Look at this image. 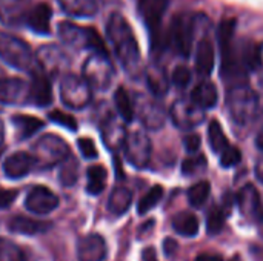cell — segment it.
Wrapping results in <instances>:
<instances>
[{
	"mask_svg": "<svg viewBox=\"0 0 263 261\" xmlns=\"http://www.w3.org/2000/svg\"><path fill=\"white\" fill-rule=\"evenodd\" d=\"M236 22L225 18L219 28V43L222 51V77L237 78L250 71H256L262 65V45L243 40L234 43Z\"/></svg>",
	"mask_w": 263,
	"mask_h": 261,
	"instance_id": "obj_1",
	"label": "cell"
},
{
	"mask_svg": "<svg viewBox=\"0 0 263 261\" xmlns=\"http://www.w3.org/2000/svg\"><path fill=\"white\" fill-rule=\"evenodd\" d=\"M106 35L125 72L131 77H137L142 63L140 49L131 25L122 14L112 12L109 15L106 22Z\"/></svg>",
	"mask_w": 263,
	"mask_h": 261,
	"instance_id": "obj_2",
	"label": "cell"
},
{
	"mask_svg": "<svg viewBox=\"0 0 263 261\" xmlns=\"http://www.w3.org/2000/svg\"><path fill=\"white\" fill-rule=\"evenodd\" d=\"M227 108L230 117L237 125H250L259 115V95L245 83L233 85L227 92Z\"/></svg>",
	"mask_w": 263,
	"mask_h": 261,
	"instance_id": "obj_3",
	"label": "cell"
},
{
	"mask_svg": "<svg viewBox=\"0 0 263 261\" xmlns=\"http://www.w3.org/2000/svg\"><path fill=\"white\" fill-rule=\"evenodd\" d=\"M0 60H3L6 65L18 71L29 72L31 75L37 71H42L39 68L35 54L32 52L29 45L12 34L2 32V31H0Z\"/></svg>",
	"mask_w": 263,
	"mask_h": 261,
	"instance_id": "obj_4",
	"label": "cell"
},
{
	"mask_svg": "<svg viewBox=\"0 0 263 261\" xmlns=\"http://www.w3.org/2000/svg\"><path fill=\"white\" fill-rule=\"evenodd\" d=\"M57 29H59V37L69 48L77 49V51L89 49L91 52L108 55V49L102 37L97 34L94 28L79 26L71 22H62Z\"/></svg>",
	"mask_w": 263,
	"mask_h": 261,
	"instance_id": "obj_5",
	"label": "cell"
},
{
	"mask_svg": "<svg viewBox=\"0 0 263 261\" xmlns=\"http://www.w3.org/2000/svg\"><path fill=\"white\" fill-rule=\"evenodd\" d=\"M69 155L71 152L68 143L54 134L40 137L32 146V157L39 169H48L55 165H60Z\"/></svg>",
	"mask_w": 263,
	"mask_h": 261,
	"instance_id": "obj_6",
	"label": "cell"
},
{
	"mask_svg": "<svg viewBox=\"0 0 263 261\" xmlns=\"http://www.w3.org/2000/svg\"><path fill=\"white\" fill-rule=\"evenodd\" d=\"M199 18H200V15L180 14L173 20L166 42H168V45L173 46V49L177 54H180L183 57L190 55L193 42H194V35L197 31Z\"/></svg>",
	"mask_w": 263,
	"mask_h": 261,
	"instance_id": "obj_7",
	"label": "cell"
},
{
	"mask_svg": "<svg viewBox=\"0 0 263 261\" xmlns=\"http://www.w3.org/2000/svg\"><path fill=\"white\" fill-rule=\"evenodd\" d=\"M82 74L91 89H108L114 80V66L109 60V55L91 52V55L83 63Z\"/></svg>",
	"mask_w": 263,
	"mask_h": 261,
	"instance_id": "obj_8",
	"label": "cell"
},
{
	"mask_svg": "<svg viewBox=\"0 0 263 261\" xmlns=\"http://www.w3.org/2000/svg\"><path fill=\"white\" fill-rule=\"evenodd\" d=\"M60 100L69 109H83L91 103L92 91L83 77L76 74H63L60 78Z\"/></svg>",
	"mask_w": 263,
	"mask_h": 261,
	"instance_id": "obj_9",
	"label": "cell"
},
{
	"mask_svg": "<svg viewBox=\"0 0 263 261\" xmlns=\"http://www.w3.org/2000/svg\"><path fill=\"white\" fill-rule=\"evenodd\" d=\"M123 152L129 165H133L137 169H145L153 155V143L149 137L142 131H131L126 135V140L123 143Z\"/></svg>",
	"mask_w": 263,
	"mask_h": 261,
	"instance_id": "obj_10",
	"label": "cell"
},
{
	"mask_svg": "<svg viewBox=\"0 0 263 261\" xmlns=\"http://www.w3.org/2000/svg\"><path fill=\"white\" fill-rule=\"evenodd\" d=\"M170 117L176 128L182 131H190L197 128L205 120V109L199 108L191 100L180 98L173 103L170 109Z\"/></svg>",
	"mask_w": 263,
	"mask_h": 261,
	"instance_id": "obj_11",
	"label": "cell"
},
{
	"mask_svg": "<svg viewBox=\"0 0 263 261\" xmlns=\"http://www.w3.org/2000/svg\"><path fill=\"white\" fill-rule=\"evenodd\" d=\"M170 0H139V14L151 34L153 46H159V29Z\"/></svg>",
	"mask_w": 263,
	"mask_h": 261,
	"instance_id": "obj_12",
	"label": "cell"
},
{
	"mask_svg": "<svg viewBox=\"0 0 263 261\" xmlns=\"http://www.w3.org/2000/svg\"><path fill=\"white\" fill-rule=\"evenodd\" d=\"M236 203L240 214L251 223H263V203L256 186L245 185L236 194Z\"/></svg>",
	"mask_w": 263,
	"mask_h": 261,
	"instance_id": "obj_13",
	"label": "cell"
},
{
	"mask_svg": "<svg viewBox=\"0 0 263 261\" xmlns=\"http://www.w3.org/2000/svg\"><path fill=\"white\" fill-rule=\"evenodd\" d=\"M134 108L139 114L142 125L146 129L159 131L165 125V120H166L165 109L154 98H148L145 95H137V98L134 102Z\"/></svg>",
	"mask_w": 263,
	"mask_h": 261,
	"instance_id": "obj_14",
	"label": "cell"
},
{
	"mask_svg": "<svg viewBox=\"0 0 263 261\" xmlns=\"http://www.w3.org/2000/svg\"><path fill=\"white\" fill-rule=\"evenodd\" d=\"M35 58L43 74H60L69 66L68 54L57 45H45L39 48Z\"/></svg>",
	"mask_w": 263,
	"mask_h": 261,
	"instance_id": "obj_15",
	"label": "cell"
},
{
	"mask_svg": "<svg viewBox=\"0 0 263 261\" xmlns=\"http://www.w3.org/2000/svg\"><path fill=\"white\" fill-rule=\"evenodd\" d=\"M59 206V197L45 186H34L25 198V208L31 214L45 215Z\"/></svg>",
	"mask_w": 263,
	"mask_h": 261,
	"instance_id": "obj_16",
	"label": "cell"
},
{
	"mask_svg": "<svg viewBox=\"0 0 263 261\" xmlns=\"http://www.w3.org/2000/svg\"><path fill=\"white\" fill-rule=\"evenodd\" d=\"M0 103L29 105V83L22 78H0Z\"/></svg>",
	"mask_w": 263,
	"mask_h": 261,
	"instance_id": "obj_17",
	"label": "cell"
},
{
	"mask_svg": "<svg viewBox=\"0 0 263 261\" xmlns=\"http://www.w3.org/2000/svg\"><path fill=\"white\" fill-rule=\"evenodd\" d=\"M108 254L106 243L102 235L89 234L79 240L77 257L79 261H105Z\"/></svg>",
	"mask_w": 263,
	"mask_h": 261,
	"instance_id": "obj_18",
	"label": "cell"
},
{
	"mask_svg": "<svg viewBox=\"0 0 263 261\" xmlns=\"http://www.w3.org/2000/svg\"><path fill=\"white\" fill-rule=\"evenodd\" d=\"M51 17L52 9L48 3H37L34 8L28 9L25 25L39 35H48L51 32Z\"/></svg>",
	"mask_w": 263,
	"mask_h": 261,
	"instance_id": "obj_19",
	"label": "cell"
},
{
	"mask_svg": "<svg viewBox=\"0 0 263 261\" xmlns=\"http://www.w3.org/2000/svg\"><path fill=\"white\" fill-rule=\"evenodd\" d=\"M35 166L32 154L28 152H14L3 162V172L8 178L17 180L26 177Z\"/></svg>",
	"mask_w": 263,
	"mask_h": 261,
	"instance_id": "obj_20",
	"label": "cell"
},
{
	"mask_svg": "<svg viewBox=\"0 0 263 261\" xmlns=\"http://www.w3.org/2000/svg\"><path fill=\"white\" fill-rule=\"evenodd\" d=\"M32 80L29 82V103L45 108L52 102V89H51V82L46 74L42 71L34 72Z\"/></svg>",
	"mask_w": 263,
	"mask_h": 261,
	"instance_id": "obj_21",
	"label": "cell"
},
{
	"mask_svg": "<svg viewBox=\"0 0 263 261\" xmlns=\"http://www.w3.org/2000/svg\"><path fill=\"white\" fill-rule=\"evenodd\" d=\"M100 131H102V140L109 151H119L123 148L128 131L116 117H108L102 123Z\"/></svg>",
	"mask_w": 263,
	"mask_h": 261,
	"instance_id": "obj_22",
	"label": "cell"
},
{
	"mask_svg": "<svg viewBox=\"0 0 263 261\" xmlns=\"http://www.w3.org/2000/svg\"><path fill=\"white\" fill-rule=\"evenodd\" d=\"M28 9L25 0H0V23L9 28L25 25Z\"/></svg>",
	"mask_w": 263,
	"mask_h": 261,
	"instance_id": "obj_23",
	"label": "cell"
},
{
	"mask_svg": "<svg viewBox=\"0 0 263 261\" xmlns=\"http://www.w3.org/2000/svg\"><path fill=\"white\" fill-rule=\"evenodd\" d=\"M8 229L14 234H23V235H37L43 234L51 229V222L43 220H34L23 215L12 217L8 223Z\"/></svg>",
	"mask_w": 263,
	"mask_h": 261,
	"instance_id": "obj_24",
	"label": "cell"
},
{
	"mask_svg": "<svg viewBox=\"0 0 263 261\" xmlns=\"http://www.w3.org/2000/svg\"><path fill=\"white\" fill-rule=\"evenodd\" d=\"M214 69V46L210 38H202L196 49V71L200 77H210Z\"/></svg>",
	"mask_w": 263,
	"mask_h": 261,
	"instance_id": "obj_25",
	"label": "cell"
},
{
	"mask_svg": "<svg viewBox=\"0 0 263 261\" xmlns=\"http://www.w3.org/2000/svg\"><path fill=\"white\" fill-rule=\"evenodd\" d=\"M219 92L214 83L205 80L200 82L191 92V102L196 103L202 109H211L217 105Z\"/></svg>",
	"mask_w": 263,
	"mask_h": 261,
	"instance_id": "obj_26",
	"label": "cell"
},
{
	"mask_svg": "<svg viewBox=\"0 0 263 261\" xmlns=\"http://www.w3.org/2000/svg\"><path fill=\"white\" fill-rule=\"evenodd\" d=\"M57 3L69 17H92L99 11L97 0H57Z\"/></svg>",
	"mask_w": 263,
	"mask_h": 261,
	"instance_id": "obj_27",
	"label": "cell"
},
{
	"mask_svg": "<svg viewBox=\"0 0 263 261\" xmlns=\"http://www.w3.org/2000/svg\"><path fill=\"white\" fill-rule=\"evenodd\" d=\"M131 203H133V192L125 186H117L116 189H112V192L108 198V211L112 215L120 217V215L126 214Z\"/></svg>",
	"mask_w": 263,
	"mask_h": 261,
	"instance_id": "obj_28",
	"label": "cell"
},
{
	"mask_svg": "<svg viewBox=\"0 0 263 261\" xmlns=\"http://www.w3.org/2000/svg\"><path fill=\"white\" fill-rule=\"evenodd\" d=\"M11 122H12V125L15 128V132H17V135H18L20 140L32 137L34 134H37L45 126V123L42 120H39L37 117L22 115V114L14 115L11 118Z\"/></svg>",
	"mask_w": 263,
	"mask_h": 261,
	"instance_id": "obj_29",
	"label": "cell"
},
{
	"mask_svg": "<svg viewBox=\"0 0 263 261\" xmlns=\"http://www.w3.org/2000/svg\"><path fill=\"white\" fill-rule=\"evenodd\" d=\"M173 229L182 237H196L200 229L199 218L190 211L179 212L173 218Z\"/></svg>",
	"mask_w": 263,
	"mask_h": 261,
	"instance_id": "obj_30",
	"label": "cell"
},
{
	"mask_svg": "<svg viewBox=\"0 0 263 261\" xmlns=\"http://www.w3.org/2000/svg\"><path fill=\"white\" fill-rule=\"evenodd\" d=\"M146 83H148V88L151 89L153 95H156V97H163L168 92L170 82H168V77H166V72L163 68L154 66V68L148 69Z\"/></svg>",
	"mask_w": 263,
	"mask_h": 261,
	"instance_id": "obj_31",
	"label": "cell"
},
{
	"mask_svg": "<svg viewBox=\"0 0 263 261\" xmlns=\"http://www.w3.org/2000/svg\"><path fill=\"white\" fill-rule=\"evenodd\" d=\"M106 186V169L100 165H94L86 171V192L99 195Z\"/></svg>",
	"mask_w": 263,
	"mask_h": 261,
	"instance_id": "obj_32",
	"label": "cell"
},
{
	"mask_svg": "<svg viewBox=\"0 0 263 261\" xmlns=\"http://www.w3.org/2000/svg\"><path fill=\"white\" fill-rule=\"evenodd\" d=\"M114 103H116L120 118L125 123H131L136 115V108H134V102L131 100V97L125 88H122V86L117 88V91L114 94Z\"/></svg>",
	"mask_w": 263,
	"mask_h": 261,
	"instance_id": "obj_33",
	"label": "cell"
},
{
	"mask_svg": "<svg viewBox=\"0 0 263 261\" xmlns=\"http://www.w3.org/2000/svg\"><path fill=\"white\" fill-rule=\"evenodd\" d=\"M208 142H210L213 152L219 155L230 146L228 138L225 137V132L217 120H213L208 126Z\"/></svg>",
	"mask_w": 263,
	"mask_h": 261,
	"instance_id": "obj_34",
	"label": "cell"
},
{
	"mask_svg": "<svg viewBox=\"0 0 263 261\" xmlns=\"http://www.w3.org/2000/svg\"><path fill=\"white\" fill-rule=\"evenodd\" d=\"M77 178H79V162L76 157L69 155L65 162L60 163L59 180L65 188H71L76 185Z\"/></svg>",
	"mask_w": 263,
	"mask_h": 261,
	"instance_id": "obj_35",
	"label": "cell"
},
{
	"mask_svg": "<svg viewBox=\"0 0 263 261\" xmlns=\"http://www.w3.org/2000/svg\"><path fill=\"white\" fill-rule=\"evenodd\" d=\"M211 194V185L210 182L203 180V182H199L196 185H193L188 191V202L193 208H202L208 197Z\"/></svg>",
	"mask_w": 263,
	"mask_h": 261,
	"instance_id": "obj_36",
	"label": "cell"
},
{
	"mask_svg": "<svg viewBox=\"0 0 263 261\" xmlns=\"http://www.w3.org/2000/svg\"><path fill=\"white\" fill-rule=\"evenodd\" d=\"M162 198H163V188L159 186V185L153 186V188L140 198V202H139V205H137V212H139V215H145L146 212H149L153 208H156V206L160 203Z\"/></svg>",
	"mask_w": 263,
	"mask_h": 261,
	"instance_id": "obj_37",
	"label": "cell"
},
{
	"mask_svg": "<svg viewBox=\"0 0 263 261\" xmlns=\"http://www.w3.org/2000/svg\"><path fill=\"white\" fill-rule=\"evenodd\" d=\"M227 214L220 206H213L206 214V232L210 235H217L225 228Z\"/></svg>",
	"mask_w": 263,
	"mask_h": 261,
	"instance_id": "obj_38",
	"label": "cell"
},
{
	"mask_svg": "<svg viewBox=\"0 0 263 261\" xmlns=\"http://www.w3.org/2000/svg\"><path fill=\"white\" fill-rule=\"evenodd\" d=\"M0 261H26V257L15 243L0 238Z\"/></svg>",
	"mask_w": 263,
	"mask_h": 261,
	"instance_id": "obj_39",
	"label": "cell"
},
{
	"mask_svg": "<svg viewBox=\"0 0 263 261\" xmlns=\"http://www.w3.org/2000/svg\"><path fill=\"white\" fill-rule=\"evenodd\" d=\"M205 168H206V158L200 154H197L194 157H188L182 163V172L185 175H194Z\"/></svg>",
	"mask_w": 263,
	"mask_h": 261,
	"instance_id": "obj_40",
	"label": "cell"
},
{
	"mask_svg": "<svg viewBox=\"0 0 263 261\" xmlns=\"http://www.w3.org/2000/svg\"><path fill=\"white\" fill-rule=\"evenodd\" d=\"M242 160V152L236 146H228L222 154H220V165L222 168H234L240 163Z\"/></svg>",
	"mask_w": 263,
	"mask_h": 261,
	"instance_id": "obj_41",
	"label": "cell"
},
{
	"mask_svg": "<svg viewBox=\"0 0 263 261\" xmlns=\"http://www.w3.org/2000/svg\"><path fill=\"white\" fill-rule=\"evenodd\" d=\"M49 120L69 129V131H77V120L71 114H66L62 111H52V112H49Z\"/></svg>",
	"mask_w": 263,
	"mask_h": 261,
	"instance_id": "obj_42",
	"label": "cell"
},
{
	"mask_svg": "<svg viewBox=\"0 0 263 261\" xmlns=\"http://www.w3.org/2000/svg\"><path fill=\"white\" fill-rule=\"evenodd\" d=\"M171 82L177 86V88H186L191 82V71L186 68V66H177L174 71H173V75H171Z\"/></svg>",
	"mask_w": 263,
	"mask_h": 261,
	"instance_id": "obj_43",
	"label": "cell"
},
{
	"mask_svg": "<svg viewBox=\"0 0 263 261\" xmlns=\"http://www.w3.org/2000/svg\"><path fill=\"white\" fill-rule=\"evenodd\" d=\"M77 146H79V151H80V154H82L83 158H86V160H94V158H97L99 152H97L96 143H94L91 138H88V137L79 138Z\"/></svg>",
	"mask_w": 263,
	"mask_h": 261,
	"instance_id": "obj_44",
	"label": "cell"
},
{
	"mask_svg": "<svg viewBox=\"0 0 263 261\" xmlns=\"http://www.w3.org/2000/svg\"><path fill=\"white\" fill-rule=\"evenodd\" d=\"M183 145H185V149L191 154H196L200 148V137L196 135V134H190V135H185L183 137Z\"/></svg>",
	"mask_w": 263,
	"mask_h": 261,
	"instance_id": "obj_45",
	"label": "cell"
},
{
	"mask_svg": "<svg viewBox=\"0 0 263 261\" xmlns=\"http://www.w3.org/2000/svg\"><path fill=\"white\" fill-rule=\"evenodd\" d=\"M15 195H17L15 191H5V189H0V209L8 208V206L14 202Z\"/></svg>",
	"mask_w": 263,
	"mask_h": 261,
	"instance_id": "obj_46",
	"label": "cell"
},
{
	"mask_svg": "<svg viewBox=\"0 0 263 261\" xmlns=\"http://www.w3.org/2000/svg\"><path fill=\"white\" fill-rule=\"evenodd\" d=\"M179 249V245L174 238H165L163 240V252L166 257H174Z\"/></svg>",
	"mask_w": 263,
	"mask_h": 261,
	"instance_id": "obj_47",
	"label": "cell"
},
{
	"mask_svg": "<svg viewBox=\"0 0 263 261\" xmlns=\"http://www.w3.org/2000/svg\"><path fill=\"white\" fill-rule=\"evenodd\" d=\"M142 261H159L157 260V252L154 248H145L142 252Z\"/></svg>",
	"mask_w": 263,
	"mask_h": 261,
	"instance_id": "obj_48",
	"label": "cell"
},
{
	"mask_svg": "<svg viewBox=\"0 0 263 261\" xmlns=\"http://www.w3.org/2000/svg\"><path fill=\"white\" fill-rule=\"evenodd\" d=\"M196 261H223L220 254H214V252H205V254H200Z\"/></svg>",
	"mask_w": 263,
	"mask_h": 261,
	"instance_id": "obj_49",
	"label": "cell"
},
{
	"mask_svg": "<svg viewBox=\"0 0 263 261\" xmlns=\"http://www.w3.org/2000/svg\"><path fill=\"white\" fill-rule=\"evenodd\" d=\"M254 174H256L257 180L263 183V157L257 160V163H256V166H254Z\"/></svg>",
	"mask_w": 263,
	"mask_h": 261,
	"instance_id": "obj_50",
	"label": "cell"
},
{
	"mask_svg": "<svg viewBox=\"0 0 263 261\" xmlns=\"http://www.w3.org/2000/svg\"><path fill=\"white\" fill-rule=\"evenodd\" d=\"M256 146H257L259 151H262L263 152V128L259 129V132H257V135H256Z\"/></svg>",
	"mask_w": 263,
	"mask_h": 261,
	"instance_id": "obj_51",
	"label": "cell"
},
{
	"mask_svg": "<svg viewBox=\"0 0 263 261\" xmlns=\"http://www.w3.org/2000/svg\"><path fill=\"white\" fill-rule=\"evenodd\" d=\"M2 142H3V125L0 122V149H2Z\"/></svg>",
	"mask_w": 263,
	"mask_h": 261,
	"instance_id": "obj_52",
	"label": "cell"
},
{
	"mask_svg": "<svg viewBox=\"0 0 263 261\" xmlns=\"http://www.w3.org/2000/svg\"><path fill=\"white\" fill-rule=\"evenodd\" d=\"M230 261H240V257H237V255H236V257H233Z\"/></svg>",
	"mask_w": 263,
	"mask_h": 261,
	"instance_id": "obj_53",
	"label": "cell"
},
{
	"mask_svg": "<svg viewBox=\"0 0 263 261\" xmlns=\"http://www.w3.org/2000/svg\"><path fill=\"white\" fill-rule=\"evenodd\" d=\"M2 75H3V72H2V69H0V78H3Z\"/></svg>",
	"mask_w": 263,
	"mask_h": 261,
	"instance_id": "obj_54",
	"label": "cell"
},
{
	"mask_svg": "<svg viewBox=\"0 0 263 261\" xmlns=\"http://www.w3.org/2000/svg\"><path fill=\"white\" fill-rule=\"evenodd\" d=\"M0 155H2V149H0Z\"/></svg>",
	"mask_w": 263,
	"mask_h": 261,
	"instance_id": "obj_55",
	"label": "cell"
}]
</instances>
